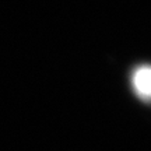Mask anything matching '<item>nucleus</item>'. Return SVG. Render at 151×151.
Here are the masks:
<instances>
[{
	"label": "nucleus",
	"mask_w": 151,
	"mask_h": 151,
	"mask_svg": "<svg viewBox=\"0 0 151 151\" xmlns=\"http://www.w3.org/2000/svg\"><path fill=\"white\" fill-rule=\"evenodd\" d=\"M133 86L139 97L151 101V67H139L133 74Z\"/></svg>",
	"instance_id": "nucleus-1"
}]
</instances>
